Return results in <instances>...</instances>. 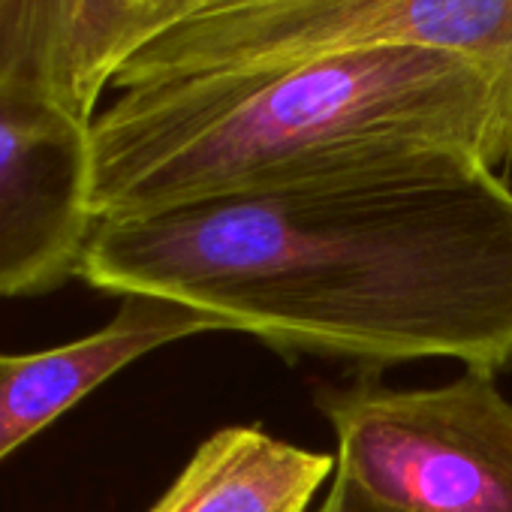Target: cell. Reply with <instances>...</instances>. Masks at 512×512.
<instances>
[{"label":"cell","mask_w":512,"mask_h":512,"mask_svg":"<svg viewBox=\"0 0 512 512\" xmlns=\"http://www.w3.org/2000/svg\"><path fill=\"white\" fill-rule=\"evenodd\" d=\"M79 278L157 296L284 356L380 374L512 365V184L440 145L323 160L244 190L97 220Z\"/></svg>","instance_id":"1"},{"label":"cell","mask_w":512,"mask_h":512,"mask_svg":"<svg viewBox=\"0 0 512 512\" xmlns=\"http://www.w3.org/2000/svg\"><path fill=\"white\" fill-rule=\"evenodd\" d=\"M440 145L509 163L497 85L413 46L136 85L91 124L97 220L148 214L359 151Z\"/></svg>","instance_id":"2"},{"label":"cell","mask_w":512,"mask_h":512,"mask_svg":"<svg viewBox=\"0 0 512 512\" xmlns=\"http://www.w3.org/2000/svg\"><path fill=\"white\" fill-rule=\"evenodd\" d=\"M383 46L452 52L491 76L509 136L503 178L512 184V0H208L142 49L115 88Z\"/></svg>","instance_id":"3"},{"label":"cell","mask_w":512,"mask_h":512,"mask_svg":"<svg viewBox=\"0 0 512 512\" xmlns=\"http://www.w3.org/2000/svg\"><path fill=\"white\" fill-rule=\"evenodd\" d=\"M335 473L395 512H512V404L491 374L464 371L428 389L377 374L323 386Z\"/></svg>","instance_id":"4"},{"label":"cell","mask_w":512,"mask_h":512,"mask_svg":"<svg viewBox=\"0 0 512 512\" xmlns=\"http://www.w3.org/2000/svg\"><path fill=\"white\" fill-rule=\"evenodd\" d=\"M94 226L91 124L49 97L0 94V299L79 278Z\"/></svg>","instance_id":"5"},{"label":"cell","mask_w":512,"mask_h":512,"mask_svg":"<svg viewBox=\"0 0 512 512\" xmlns=\"http://www.w3.org/2000/svg\"><path fill=\"white\" fill-rule=\"evenodd\" d=\"M220 326L181 302L124 296L97 332L40 353H0V464L136 359Z\"/></svg>","instance_id":"6"},{"label":"cell","mask_w":512,"mask_h":512,"mask_svg":"<svg viewBox=\"0 0 512 512\" xmlns=\"http://www.w3.org/2000/svg\"><path fill=\"white\" fill-rule=\"evenodd\" d=\"M332 470L335 455L229 425L190 455L148 512H308Z\"/></svg>","instance_id":"7"},{"label":"cell","mask_w":512,"mask_h":512,"mask_svg":"<svg viewBox=\"0 0 512 512\" xmlns=\"http://www.w3.org/2000/svg\"><path fill=\"white\" fill-rule=\"evenodd\" d=\"M208 0H55L46 91L73 118L94 124L100 97L154 40Z\"/></svg>","instance_id":"8"},{"label":"cell","mask_w":512,"mask_h":512,"mask_svg":"<svg viewBox=\"0 0 512 512\" xmlns=\"http://www.w3.org/2000/svg\"><path fill=\"white\" fill-rule=\"evenodd\" d=\"M52 22L55 0H0V94L49 97Z\"/></svg>","instance_id":"9"},{"label":"cell","mask_w":512,"mask_h":512,"mask_svg":"<svg viewBox=\"0 0 512 512\" xmlns=\"http://www.w3.org/2000/svg\"><path fill=\"white\" fill-rule=\"evenodd\" d=\"M317 512H395V509L374 503L350 479H344V476L335 473V479H332V485H329V491H326V497H323V503H320Z\"/></svg>","instance_id":"10"}]
</instances>
